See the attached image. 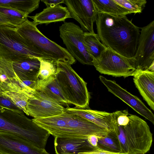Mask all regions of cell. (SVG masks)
<instances>
[{"label":"cell","mask_w":154,"mask_h":154,"mask_svg":"<svg viewBox=\"0 0 154 154\" xmlns=\"http://www.w3.org/2000/svg\"><path fill=\"white\" fill-rule=\"evenodd\" d=\"M136 87L150 108L154 110V72L136 70L133 75Z\"/></svg>","instance_id":"17"},{"label":"cell","mask_w":154,"mask_h":154,"mask_svg":"<svg viewBox=\"0 0 154 154\" xmlns=\"http://www.w3.org/2000/svg\"><path fill=\"white\" fill-rule=\"evenodd\" d=\"M98 13L111 15L126 16L131 14L114 0H92Z\"/></svg>","instance_id":"21"},{"label":"cell","mask_w":154,"mask_h":154,"mask_svg":"<svg viewBox=\"0 0 154 154\" xmlns=\"http://www.w3.org/2000/svg\"><path fill=\"white\" fill-rule=\"evenodd\" d=\"M34 122L54 137L87 139L95 135L100 137L106 132L104 128L65 110L58 115L36 119Z\"/></svg>","instance_id":"3"},{"label":"cell","mask_w":154,"mask_h":154,"mask_svg":"<svg viewBox=\"0 0 154 154\" xmlns=\"http://www.w3.org/2000/svg\"><path fill=\"white\" fill-rule=\"evenodd\" d=\"M0 103L7 107L12 108L16 105L7 97H0Z\"/></svg>","instance_id":"31"},{"label":"cell","mask_w":154,"mask_h":154,"mask_svg":"<svg viewBox=\"0 0 154 154\" xmlns=\"http://www.w3.org/2000/svg\"><path fill=\"white\" fill-rule=\"evenodd\" d=\"M131 14L142 12L147 3L146 0H114Z\"/></svg>","instance_id":"28"},{"label":"cell","mask_w":154,"mask_h":154,"mask_svg":"<svg viewBox=\"0 0 154 154\" xmlns=\"http://www.w3.org/2000/svg\"><path fill=\"white\" fill-rule=\"evenodd\" d=\"M0 14L5 17L16 27L28 19L29 14L25 12L0 6Z\"/></svg>","instance_id":"25"},{"label":"cell","mask_w":154,"mask_h":154,"mask_svg":"<svg viewBox=\"0 0 154 154\" xmlns=\"http://www.w3.org/2000/svg\"><path fill=\"white\" fill-rule=\"evenodd\" d=\"M27 115L34 118H44L62 114L65 109L62 104L41 91H35L27 102Z\"/></svg>","instance_id":"12"},{"label":"cell","mask_w":154,"mask_h":154,"mask_svg":"<svg viewBox=\"0 0 154 154\" xmlns=\"http://www.w3.org/2000/svg\"><path fill=\"white\" fill-rule=\"evenodd\" d=\"M28 17L32 19L33 22L37 26L39 24L48 25L52 23L64 21L71 18L69 12L66 7L60 4L47 7L41 12L33 16Z\"/></svg>","instance_id":"18"},{"label":"cell","mask_w":154,"mask_h":154,"mask_svg":"<svg viewBox=\"0 0 154 154\" xmlns=\"http://www.w3.org/2000/svg\"><path fill=\"white\" fill-rule=\"evenodd\" d=\"M98 149L116 153H120L118 140L112 131L109 132L104 137L98 138Z\"/></svg>","instance_id":"26"},{"label":"cell","mask_w":154,"mask_h":154,"mask_svg":"<svg viewBox=\"0 0 154 154\" xmlns=\"http://www.w3.org/2000/svg\"><path fill=\"white\" fill-rule=\"evenodd\" d=\"M35 89L42 92L57 102L66 105L69 103L58 83L55 77L46 80L39 79L37 81Z\"/></svg>","instance_id":"19"},{"label":"cell","mask_w":154,"mask_h":154,"mask_svg":"<svg viewBox=\"0 0 154 154\" xmlns=\"http://www.w3.org/2000/svg\"><path fill=\"white\" fill-rule=\"evenodd\" d=\"M56 154H79L97 149L91 145L87 139L54 137Z\"/></svg>","instance_id":"16"},{"label":"cell","mask_w":154,"mask_h":154,"mask_svg":"<svg viewBox=\"0 0 154 154\" xmlns=\"http://www.w3.org/2000/svg\"><path fill=\"white\" fill-rule=\"evenodd\" d=\"M40 0H0V6L25 12L29 14L37 9Z\"/></svg>","instance_id":"23"},{"label":"cell","mask_w":154,"mask_h":154,"mask_svg":"<svg viewBox=\"0 0 154 154\" xmlns=\"http://www.w3.org/2000/svg\"><path fill=\"white\" fill-rule=\"evenodd\" d=\"M93 64L101 74L125 78L133 76L136 72L134 61L125 57L108 47L99 57L93 60Z\"/></svg>","instance_id":"8"},{"label":"cell","mask_w":154,"mask_h":154,"mask_svg":"<svg viewBox=\"0 0 154 154\" xmlns=\"http://www.w3.org/2000/svg\"><path fill=\"white\" fill-rule=\"evenodd\" d=\"M115 127L112 131L117 138L121 153L145 154L150 149L152 135L144 120L130 114L127 110L112 113Z\"/></svg>","instance_id":"2"},{"label":"cell","mask_w":154,"mask_h":154,"mask_svg":"<svg viewBox=\"0 0 154 154\" xmlns=\"http://www.w3.org/2000/svg\"><path fill=\"white\" fill-rule=\"evenodd\" d=\"M79 154H124L120 153H116L109 151L97 149L94 150L83 153Z\"/></svg>","instance_id":"30"},{"label":"cell","mask_w":154,"mask_h":154,"mask_svg":"<svg viewBox=\"0 0 154 154\" xmlns=\"http://www.w3.org/2000/svg\"><path fill=\"white\" fill-rule=\"evenodd\" d=\"M0 26H6L14 28L16 27L11 23L5 17L1 14H0Z\"/></svg>","instance_id":"33"},{"label":"cell","mask_w":154,"mask_h":154,"mask_svg":"<svg viewBox=\"0 0 154 154\" xmlns=\"http://www.w3.org/2000/svg\"><path fill=\"white\" fill-rule=\"evenodd\" d=\"M64 4L71 18L79 23L84 32L95 33L94 24L98 13L92 0H65Z\"/></svg>","instance_id":"11"},{"label":"cell","mask_w":154,"mask_h":154,"mask_svg":"<svg viewBox=\"0 0 154 154\" xmlns=\"http://www.w3.org/2000/svg\"><path fill=\"white\" fill-rule=\"evenodd\" d=\"M40 68L38 77L39 79L46 80L55 77L57 69V61L55 60L38 58Z\"/></svg>","instance_id":"24"},{"label":"cell","mask_w":154,"mask_h":154,"mask_svg":"<svg viewBox=\"0 0 154 154\" xmlns=\"http://www.w3.org/2000/svg\"><path fill=\"white\" fill-rule=\"evenodd\" d=\"M41 1L48 7L64 3L65 0H41Z\"/></svg>","instance_id":"29"},{"label":"cell","mask_w":154,"mask_h":154,"mask_svg":"<svg viewBox=\"0 0 154 154\" xmlns=\"http://www.w3.org/2000/svg\"><path fill=\"white\" fill-rule=\"evenodd\" d=\"M56 79L69 104L81 108H88L90 95L87 83L71 65L57 61Z\"/></svg>","instance_id":"5"},{"label":"cell","mask_w":154,"mask_h":154,"mask_svg":"<svg viewBox=\"0 0 154 154\" xmlns=\"http://www.w3.org/2000/svg\"><path fill=\"white\" fill-rule=\"evenodd\" d=\"M0 131L10 132L20 135L31 145L41 149H45L51 135L32 119L26 118L20 121H17L0 116Z\"/></svg>","instance_id":"7"},{"label":"cell","mask_w":154,"mask_h":154,"mask_svg":"<svg viewBox=\"0 0 154 154\" xmlns=\"http://www.w3.org/2000/svg\"><path fill=\"white\" fill-rule=\"evenodd\" d=\"M34 93L23 91L20 93L8 91L4 93V94L9 98L16 106L23 110L27 115L26 107L28 101L33 96Z\"/></svg>","instance_id":"27"},{"label":"cell","mask_w":154,"mask_h":154,"mask_svg":"<svg viewBox=\"0 0 154 154\" xmlns=\"http://www.w3.org/2000/svg\"><path fill=\"white\" fill-rule=\"evenodd\" d=\"M95 22L97 34L102 43L134 62L140 34V28L126 16L98 13Z\"/></svg>","instance_id":"1"},{"label":"cell","mask_w":154,"mask_h":154,"mask_svg":"<svg viewBox=\"0 0 154 154\" xmlns=\"http://www.w3.org/2000/svg\"><path fill=\"white\" fill-rule=\"evenodd\" d=\"M84 41L87 51L93 60L98 58L106 48L100 42L97 34L95 33L85 32Z\"/></svg>","instance_id":"22"},{"label":"cell","mask_w":154,"mask_h":154,"mask_svg":"<svg viewBox=\"0 0 154 154\" xmlns=\"http://www.w3.org/2000/svg\"><path fill=\"white\" fill-rule=\"evenodd\" d=\"M98 137L95 135H91L87 138L89 143L92 146L98 149L97 147Z\"/></svg>","instance_id":"32"},{"label":"cell","mask_w":154,"mask_h":154,"mask_svg":"<svg viewBox=\"0 0 154 154\" xmlns=\"http://www.w3.org/2000/svg\"><path fill=\"white\" fill-rule=\"evenodd\" d=\"M15 28L0 26V57L12 62L34 57L45 58L30 47Z\"/></svg>","instance_id":"6"},{"label":"cell","mask_w":154,"mask_h":154,"mask_svg":"<svg viewBox=\"0 0 154 154\" xmlns=\"http://www.w3.org/2000/svg\"><path fill=\"white\" fill-rule=\"evenodd\" d=\"M65 110L84 118L108 132L114 130L115 124L112 113L75 106L67 107L65 109Z\"/></svg>","instance_id":"15"},{"label":"cell","mask_w":154,"mask_h":154,"mask_svg":"<svg viewBox=\"0 0 154 154\" xmlns=\"http://www.w3.org/2000/svg\"><path fill=\"white\" fill-rule=\"evenodd\" d=\"M0 153L50 154L45 149L35 147L20 135L3 131H0Z\"/></svg>","instance_id":"13"},{"label":"cell","mask_w":154,"mask_h":154,"mask_svg":"<svg viewBox=\"0 0 154 154\" xmlns=\"http://www.w3.org/2000/svg\"><path fill=\"white\" fill-rule=\"evenodd\" d=\"M7 79V76L4 74L0 75V80L2 82H4Z\"/></svg>","instance_id":"34"},{"label":"cell","mask_w":154,"mask_h":154,"mask_svg":"<svg viewBox=\"0 0 154 154\" xmlns=\"http://www.w3.org/2000/svg\"><path fill=\"white\" fill-rule=\"evenodd\" d=\"M0 154H2L0 153Z\"/></svg>","instance_id":"35"},{"label":"cell","mask_w":154,"mask_h":154,"mask_svg":"<svg viewBox=\"0 0 154 154\" xmlns=\"http://www.w3.org/2000/svg\"><path fill=\"white\" fill-rule=\"evenodd\" d=\"M100 81L108 91L129 105L136 112L154 124V115L138 97L121 87L115 81L100 75Z\"/></svg>","instance_id":"14"},{"label":"cell","mask_w":154,"mask_h":154,"mask_svg":"<svg viewBox=\"0 0 154 154\" xmlns=\"http://www.w3.org/2000/svg\"><path fill=\"white\" fill-rule=\"evenodd\" d=\"M60 36L66 49L76 60L84 65H93V59L84 44V32L72 22H65L59 27Z\"/></svg>","instance_id":"9"},{"label":"cell","mask_w":154,"mask_h":154,"mask_svg":"<svg viewBox=\"0 0 154 154\" xmlns=\"http://www.w3.org/2000/svg\"><path fill=\"white\" fill-rule=\"evenodd\" d=\"M137 50L134 57L136 70H148L154 63V20L140 27Z\"/></svg>","instance_id":"10"},{"label":"cell","mask_w":154,"mask_h":154,"mask_svg":"<svg viewBox=\"0 0 154 154\" xmlns=\"http://www.w3.org/2000/svg\"><path fill=\"white\" fill-rule=\"evenodd\" d=\"M13 71L23 75L24 79L34 81L39 80L38 75L40 68V62L38 57H34L23 60L11 61Z\"/></svg>","instance_id":"20"},{"label":"cell","mask_w":154,"mask_h":154,"mask_svg":"<svg viewBox=\"0 0 154 154\" xmlns=\"http://www.w3.org/2000/svg\"><path fill=\"white\" fill-rule=\"evenodd\" d=\"M37 26L27 19L15 28L30 47L45 59L62 61L70 65L76 63V60L66 48L46 37Z\"/></svg>","instance_id":"4"}]
</instances>
